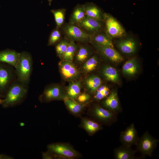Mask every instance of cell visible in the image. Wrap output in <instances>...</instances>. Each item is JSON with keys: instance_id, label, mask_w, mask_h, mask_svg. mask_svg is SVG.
<instances>
[{"instance_id": "6da1fadb", "label": "cell", "mask_w": 159, "mask_h": 159, "mask_svg": "<svg viewBox=\"0 0 159 159\" xmlns=\"http://www.w3.org/2000/svg\"><path fill=\"white\" fill-rule=\"evenodd\" d=\"M28 86L18 81L16 79L7 90L1 105L4 108L20 104L24 99L28 92Z\"/></svg>"}, {"instance_id": "7a4b0ae2", "label": "cell", "mask_w": 159, "mask_h": 159, "mask_svg": "<svg viewBox=\"0 0 159 159\" xmlns=\"http://www.w3.org/2000/svg\"><path fill=\"white\" fill-rule=\"evenodd\" d=\"M15 68L17 80L28 86L33 69V60L30 54L26 51L20 53L18 62Z\"/></svg>"}, {"instance_id": "3957f363", "label": "cell", "mask_w": 159, "mask_h": 159, "mask_svg": "<svg viewBox=\"0 0 159 159\" xmlns=\"http://www.w3.org/2000/svg\"><path fill=\"white\" fill-rule=\"evenodd\" d=\"M14 67L0 62V97L4 98L9 87L16 79Z\"/></svg>"}, {"instance_id": "277c9868", "label": "cell", "mask_w": 159, "mask_h": 159, "mask_svg": "<svg viewBox=\"0 0 159 159\" xmlns=\"http://www.w3.org/2000/svg\"><path fill=\"white\" fill-rule=\"evenodd\" d=\"M103 22L105 32L110 38H121L126 35L125 29L120 23L110 14L104 13Z\"/></svg>"}, {"instance_id": "5b68a950", "label": "cell", "mask_w": 159, "mask_h": 159, "mask_svg": "<svg viewBox=\"0 0 159 159\" xmlns=\"http://www.w3.org/2000/svg\"><path fill=\"white\" fill-rule=\"evenodd\" d=\"M158 140L152 136L148 131L143 134L136 144L137 150L143 156H151L157 146Z\"/></svg>"}, {"instance_id": "8992f818", "label": "cell", "mask_w": 159, "mask_h": 159, "mask_svg": "<svg viewBox=\"0 0 159 159\" xmlns=\"http://www.w3.org/2000/svg\"><path fill=\"white\" fill-rule=\"evenodd\" d=\"M66 97L65 91L62 86L57 84H52L45 88L39 99L42 102H47L64 100Z\"/></svg>"}, {"instance_id": "52a82bcc", "label": "cell", "mask_w": 159, "mask_h": 159, "mask_svg": "<svg viewBox=\"0 0 159 159\" xmlns=\"http://www.w3.org/2000/svg\"><path fill=\"white\" fill-rule=\"evenodd\" d=\"M48 150L58 155L65 157L68 159L77 158L80 154L69 144L62 143H55L49 144Z\"/></svg>"}, {"instance_id": "ba28073f", "label": "cell", "mask_w": 159, "mask_h": 159, "mask_svg": "<svg viewBox=\"0 0 159 159\" xmlns=\"http://www.w3.org/2000/svg\"><path fill=\"white\" fill-rule=\"evenodd\" d=\"M58 67L62 77L66 81H74L80 77V72L72 62L62 60L58 63Z\"/></svg>"}, {"instance_id": "9c48e42d", "label": "cell", "mask_w": 159, "mask_h": 159, "mask_svg": "<svg viewBox=\"0 0 159 159\" xmlns=\"http://www.w3.org/2000/svg\"><path fill=\"white\" fill-rule=\"evenodd\" d=\"M63 29L65 35L69 39L74 41L90 42L91 35L75 24L69 23Z\"/></svg>"}, {"instance_id": "30bf717a", "label": "cell", "mask_w": 159, "mask_h": 159, "mask_svg": "<svg viewBox=\"0 0 159 159\" xmlns=\"http://www.w3.org/2000/svg\"><path fill=\"white\" fill-rule=\"evenodd\" d=\"M91 43L100 55L111 62L119 63L124 60L123 57L114 48L102 46L92 42Z\"/></svg>"}, {"instance_id": "8fae6325", "label": "cell", "mask_w": 159, "mask_h": 159, "mask_svg": "<svg viewBox=\"0 0 159 159\" xmlns=\"http://www.w3.org/2000/svg\"><path fill=\"white\" fill-rule=\"evenodd\" d=\"M88 34L91 35L102 31L104 27L103 21L99 20L86 16L76 24Z\"/></svg>"}, {"instance_id": "7c38bea8", "label": "cell", "mask_w": 159, "mask_h": 159, "mask_svg": "<svg viewBox=\"0 0 159 159\" xmlns=\"http://www.w3.org/2000/svg\"><path fill=\"white\" fill-rule=\"evenodd\" d=\"M91 113L95 119L104 124H108L115 120V113L98 105L93 107Z\"/></svg>"}, {"instance_id": "4fadbf2b", "label": "cell", "mask_w": 159, "mask_h": 159, "mask_svg": "<svg viewBox=\"0 0 159 159\" xmlns=\"http://www.w3.org/2000/svg\"><path fill=\"white\" fill-rule=\"evenodd\" d=\"M139 137L138 132L133 123H131L120 134V140L122 145L131 147L136 145Z\"/></svg>"}, {"instance_id": "5bb4252c", "label": "cell", "mask_w": 159, "mask_h": 159, "mask_svg": "<svg viewBox=\"0 0 159 159\" xmlns=\"http://www.w3.org/2000/svg\"><path fill=\"white\" fill-rule=\"evenodd\" d=\"M103 107L115 113L120 111V107L117 92L116 90L112 91L103 101Z\"/></svg>"}, {"instance_id": "9a60e30c", "label": "cell", "mask_w": 159, "mask_h": 159, "mask_svg": "<svg viewBox=\"0 0 159 159\" xmlns=\"http://www.w3.org/2000/svg\"><path fill=\"white\" fill-rule=\"evenodd\" d=\"M117 46L123 53L128 55L135 53L137 49V43L132 37H127L119 40L117 43Z\"/></svg>"}, {"instance_id": "2e32d148", "label": "cell", "mask_w": 159, "mask_h": 159, "mask_svg": "<svg viewBox=\"0 0 159 159\" xmlns=\"http://www.w3.org/2000/svg\"><path fill=\"white\" fill-rule=\"evenodd\" d=\"M20 53L7 49L0 51V62L9 64L15 68L19 59Z\"/></svg>"}, {"instance_id": "e0dca14e", "label": "cell", "mask_w": 159, "mask_h": 159, "mask_svg": "<svg viewBox=\"0 0 159 159\" xmlns=\"http://www.w3.org/2000/svg\"><path fill=\"white\" fill-rule=\"evenodd\" d=\"M83 6L86 16L103 21L104 14L96 5L92 3H87Z\"/></svg>"}, {"instance_id": "ac0fdd59", "label": "cell", "mask_w": 159, "mask_h": 159, "mask_svg": "<svg viewBox=\"0 0 159 159\" xmlns=\"http://www.w3.org/2000/svg\"><path fill=\"white\" fill-rule=\"evenodd\" d=\"M90 43L92 42L100 45L114 48L112 39L105 32L101 31L91 35Z\"/></svg>"}, {"instance_id": "d6986e66", "label": "cell", "mask_w": 159, "mask_h": 159, "mask_svg": "<svg viewBox=\"0 0 159 159\" xmlns=\"http://www.w3.org/2000/svg\"><path fill=\"white\" fill-rule=\"evenodd\" d=\"M139 69V65L136 58L132 57L127 61L122 67L123 74L128 77H133L136 74Z\"/></svg>"}, {"instance_id": "ffe728a7", "label": "cell", "mask_w": 159, "mask_h": 159, "mask_svg": "<svg viewBox=\"0 0 159 159\" xmlns=\"http://www.w3.org/2000/svg\"><path fill=\"white\" fill-rule=\"evenodd\" d=\"M135 152L131 147L122 145L115 149L114 157L116 159H133L135 158Z\"/></svg>"}, {"instance_id": "44dd1931", "label": "cell", "mask_w": 159, "mask_h": 159, "mask_svg": "<svg viewBox=\"0 0 159 159\" xmlns=\"http://www.w3.org/2000/svg\"><path fill=\"white\" fill-rule=\"evenodd\" d=\"M102 81L100 78L94 75L87 77L84 82V85L86 90L91 93L95 92L102 85Z\"/></svg>"}, {"instance_id": "7402d4cb", "label": "cell", "mask_w": 159, "mask_h": 159, "mask_svg": "<svg viewBox=\"0 0 159 159\" xmlns=\"http://www.w3.org/2000/svg\"><path fill=\"white\" fill-rule=\"evenodd\" d=\"M101 73L105 79L108 81L116 83L120 82V77L117 70L111 66L106 65L104 66Z\"/></svg>"}, {"instance_id": "603a6c76", "label": "cell", "mask_w": 159, "mask_h": 159, "mask_svg": "<svg viewBox=\"0 0 159 159\" xmlns=\"http://www.w3.org/2000/svg\"><path fill=\"white\" fill-rule=\"evenodd\" d=\"M81 126L90 135H93L101 130L102 127L98 122L92 120L83 118L81 120Z\"/></svg>"}, {"instance_id": "cb8c5ba5", "label": "cell", "mask_w": 159, "mask_h": 159, "mask_svg": "<svg viewBox=\"0 0 159 159\" xmlns=\"http://www.w3.org/2000/svg\"><path fill=\"white\" fill-rule=\"evenodd\" d=\"M81 84V81L80 80L70 82L65 90L67 97L75 100L80 93Z\"/></svg>"}, {"instance_id": "d4e9b609", "label": "cell", "mask_w": 159, "mask_h": 159, "mask_svg": "<svg viewBox=\"0 0 159 159\" xmlns=\"http://www.w3.org/2000/svg\"><path fill=\"white\" fill-rule=\"evenodd\" d=\"M64 101L70 112L74 115H77L80 114L85 106V104L80 103L74 99L67 97L65 99Z\"/></svg>"}, {"instance_id": "484cf974", "label": "cell", "mask_w": 159, "mask_h": 159, "mask_svg": "<svg viewBox=\"0 0 159 159\" xmlns=\"http://www.w3.org/2000/svg\"><path fill=\"white\" fill-rule=\"evenodd\" d=\"M83 5L78 4L74 8L71 15L69 23L77 24L85 16Z\"/></svg>"}, {"instance_id": "4316f807", "label": "cell", "mask_w": 159, "mask_h": 159, "mask_svg": "<svg viewBox=\"0 0 159 159\" xmlns=\"http://www.w3.org/2000/svg\"><path fill=\"white\" fill-rule=\"evenodd\" d=\"M91 54L89 47L86 46H81L75 54V60L80 63H84L90 58Z\"/></svg>"}, {"instance_id": "83f0119b", "label": "cell", "mask_w": 159, "mask_h": 159, "mask_svg": "<svg viewBox=\"0 0 159 159\" xmlns=\"http://www.w3.org/2000/svg\"><path fill=\"white\" fill-rule=\"evenodd\" d=\"M99 60L97 56L95 55L89 58L84 63L82 67L83 71L88 73L94 71L98 67Z\"/></svg>"}, {"instance_id": "f1b7e54d", "label": "cell", "mask_w": 159, "mask_h": 159, "mask_svg": "<svg viewBox=\"0 0 159 159\" xmlns=\"http://www.w3.org/2000/svg\"><path fill=\"white\" fill-rule=\"evenodd\" d=\"M69 44L64 53L62 60L72 62L78 49L77 46L72 39H69Z\"/></svg>"}, {"instance_id": "f546056e", "label": "cell", "mask_w": 159, "mask_h": 159, "mask_svg": "<svg viewBox=\"0 0 159 159\" xmlns=\"http://www.w3.org/2000/svg\"><path fill=\"white\" fill-rule=\"evenodd\" d=\"M66 10L64 9H52L51 11L53 14L56 24V28L59 29L63 24Z\"/></svg>"}, {"instance_id": "4dcf8cb0", "label": "cell", "mask_w": 159, "mask_h": 159, "mask_svg": "<svg viewBox=\"0 0 159 159\" xmlns=\"http://www.w3.org/2000/svg\"><path fill=\"white\" fill-rule=\"evenodd\" d=\"M110 93L109 88L107 86L101 85L95 92L94 98L96 100H100L106 97Z\"/></svg>"}, {"instance_id": "1f68e13d", "label": "cell", "mask_w": 159, "mask_h": 159, "mask_svg": "<svg viewBox=\"0 0 159 159\" xmlns=\"http://www.w3.org/2000/svg\"><path fill=\"white\" fill-rule=\"evenodd\" d=\"M69 43L67 39H64L59 42L55 47L57 54L59 57L62 59L63 56Z\"/></svg>"}, {"instance_id": "d6a6232c", "label": "cell", "mask_w": 159, "mask_h": 159, "mask_svg": "<svg viewBox=\"0 0 159 159\" xmlns=\"http://www.w3.org/2000/svg\"><path fill=\"white\" fill-rule=\"evenodd\" d=\"M61 37V34L59 29L56 28L53 30L49 37L48 45H53L56 44L60 40Z\"/></svg>"}, {"instance_id": "836d02e7", "label": "cell", "mask_w": 159, "mask_h": 159, "mask_svg": "<svg viewBox=\"0 0 159 159\" xmlns=\"http://www.w3.org/2000/svg\"><path fill=\"white\" fill-rule=\"evenodd\" d=\"M91 98V95L87 93H80L75 100L80 103L85 104L90 100Z\"/></svg>"}, {"instance_id": "e575fe53", "label": "cell", "mask_w": 159, "mask_h": 159, "mask_svg": "<svg viewBox=\"0 0 159 159\" xmlns=\"http://www.w3.org/2000/svg\"><path fill=\"white\" fill-rule=\"evenodd\" d=\"M56 155L48 150L42 153V158L44 159H55Z\"/></svg>"}, {"instance_id": "d590c367", "label": "cell", "mask_w": 159, "mask_h": 159, "mask_svg": "<svg viewBox=\"0 0 159 159\" xmlns=\"http://www.w3.org/2000/svg\"><path fill=\"white\" fill-rule=\"evenodd\" d=\"M13 158L12 157L9 155L4 154H0V159H13Z\"/></svg>"}, {"instance_id": "8d00e7d4", "label": "cell", "mask_w": 159, "mask_h": 159, "mask_svg": "<svg viewBox=\"0 0 159 159\" xmlns=\"http://www.w3.org/2000/svg\"><path fill=\"white\" fill-rule=\"evenodd\" d=\"M47 0L49 2V5L50 6L53 0Z\"/></svg>"}, {"instance_id": "74e56055", "label": "cell", "mask_w": 159, "mask_h": 159, "mask_svg": "<svg viewBox=\"0 0 159 159\" xmlns=\"http://www.w3.org/2000/svg\"><path fill=\"white\" fill-rule=\"evenodd\" d=\"M2 102V100L1 99V98H0V105L1 104Z\"/></svg>"}]
</instances>
